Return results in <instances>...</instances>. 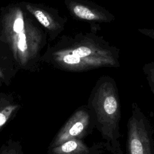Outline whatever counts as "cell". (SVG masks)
Segmentation results:
<instances>
[{"instance_id": "cell-1", "label": "cell", "mask_w": 154, "mask_h": 154, "mask_svg": "<svg viewBox=\"0 0 154 154\" xmlns=\"http://www.w3.org/2000/svg\"><path fill=\"white\" fill-rule=\"evenodd\" d=\"M103 94L92 103L90 114L93 122L105 141L106 149L112 154H123L120 142V105L114 93Z\"/></svg>"}, {"instance_id": "cell-2", "label": "cell", "mask_w": 154, "mask_h": 154, "mask_svg": "<svg viewBox=\"0 0 154 154\" xmlns=\"http://www.w3.org/2000/svg\"><path fill=\"white\" fill-rule=\"evenodd\" d=\"M126 154H154L153 129L150 121L134 105L127 123Z\"/></svg>"}, {"instance_id": "cell-3", "label": "cell", "mask_w": 154, "mask_h": 154, "mask_svg": "<svg viewBox=\"0 0 154 154\" xmlns=\"http://www.w3.org/2000/svg\"><path fill=\"white\" fill-rule=\"evenodd\" d=\"M93 126L90 112L79 110L74 113L61 128L50 144V147L60 146L72 139H80L84 137Z\"/></svg>"}, {"instance_id": "cell-4", "label": "cell", "mask_w": 154, "mask_h": 154, "mask_svg": "<svg viewBox=\"0 0 154 154\" xmlns=\"http://www.w3.org/2000/svg\"><path fill=\"white\" fill-rule=\"evenodd\" d=\"M104 145L87 146L80 139H72L49 149L50 154H102Z\"/></svg>"}, {"instance_id": "cell-5", "label": "cell", "mask_w": 154, "mask_h": 154, "mask_svg": "<svg viewBox=\"0 0 154 154\" xmlns=\"http://www.w3.org/2000/svg\"><path fill=\"white\" fill-rule=\"evenodd\" d=\"M18 107V105L14 104H7L0 106V131L16 114Z\"/></svg>"}, {"instance_id": "cell-6", "label": "cell", "mask_w": 154, "mask_h": 154, "mask_svg": "<svg viewBox=\"0 0 154 154\" xmlns=\"http://www.w3.org/2000/svg\"><path fill=\"white\" fill-rule=\"evenodd\" d=\"M75 14L79 18L87 20H93L96 18V15L88 8L82 5H76L73 8Z\"/></svg>"}, {"instance_id": "cell-7", "label": "cell", "mask_w": 154, "mask_h": 154, "mask_svg": "<svg viewBox=\"0 0 154 154\" xmlns=\"http://www.w3.org/2000/svg\"><path fill=\"white\" fill-rule=\"evenodd\" d=\"M0 154H23V152L19 143L11 141L1 149Z\"/></svg>"}, {"instance_id": "cell-8", "label": "cell", "mask_w": 154, "mask_h": 154, "mask_svg": "<svg viewBox=\"0 0 154 154\" xmlns=\"http://www.w3.org/2000/svg\"><path fill=\"white\" fill-rule=\"evenodd\" d=\"M91 49L86 46H81L75 49H74L72 52V54L76 56L79 58L85 57L87 56H88L91 54Z\"/></svg>"}, {"instance_id": "cell-9", "label": "cell", "mask_w": 154, "mask_h": 154, "mask_svg": "<svg viewBox=\"0 0 154 154\" xmlns=\"http://www.w3.org/2000/svg\"><path fill=\"white\" fill-rule=\"evenodd\" d=\"M34 13L35 17L42 25L46 28H48L50 26L49 20L47 16L43 11L40 10H35Z\"/></svg>"}, {"instance_id": "cell-10", "label": "cell", "mask_w": 154, "mask_h": 154, "mask_svg": "<svg viewBox=\"0 0 154 154\" xmlns=\"http://www.w3.org/2000/svg\"><path fill=\"white\" fill-rule=\"evenodd\" d=\"M18 48L20 51L24 52L26 48V35L24 32H20L18 35Z\"/></svg>"}, {"instance_id": "cell-11", "label": "cell", "mask_w": 154, "mask_h": 154, "mask_svg": "<svg viewBox=\"0 0 154 154\" xmlns=\"http://www.w3.org/2000/svg\"><path fill=\"white\" fill-rule=\"evenodd\" d=\"M23 28H24V22L23 19L20 17L17 18L14 20V22L13 24V31L16 33L20 34L23 31Z\"/></svg>"}, {"instance_id": "cell-12", "label": "cell", "mask_w": 154, "mask_h": 154, "mask_svg": "<svg viewBox=\"0 0 154 154\" xmlns=\"http://www.w3.org/2000/svg\"><path fill=\"white\" fill-rule=\"evenodd\" d=\"M63 61L64 63L69 64H76L80 62V58L72 54H68L63 57Z\"/></svg>"}]
</instances>
